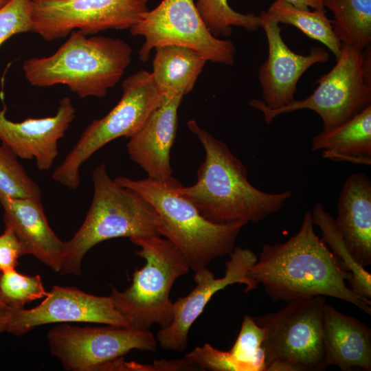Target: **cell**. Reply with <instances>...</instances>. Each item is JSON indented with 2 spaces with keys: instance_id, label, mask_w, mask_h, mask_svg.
<instances>
[{
  "instance_id": "1",
  "label": "cell",
  "mask_w": 371,
  "mask_h": 371,
  "mask_svg": "<svg viewBox=\"0 0 371 371\" xmlns=\"http://www.w3.org/2000/svg\"><path fill=\"white\" fill-rule=\"evenodd\" d=\"M313 225L311 212L308 211L295 235L283 243L264 244L249 276L263 286L273 302L331 297L349 302L370 315V300L346 285L351 273L317 236Z\"/></svg>"
},
{
  "instance_id": "2",
  "label": "cell",
  "mask_w": 371,
  "mask_h": 371,
  "mask_svg": "<svg viewBox=\"0 0 371 371\" xmlns=\"http://www.w3.org/2000/svg\"><path fill=\"white\" fill-rule=\"evenodd\" d=\"M202 144L205 157L197 170V181L179 187L201 214L216 223H258L279 212L291 196L290 190L269 193L250 183L247 169L224 142L194 120L187 123Z\"/></svg>"
},
{
  "instance_id": "3",
  "label": "cell",
  "mask_w": 371,
  "mask_h": 371,
  "mask_svg": "<svg viewBox=\"0 0 371 371\" xmlns=\"http://www.w3.org/2000/svg\"><path fill=\"white\" fill-rule=\"evenodd\" d=\"M132 48L124 40L74 30L52 55L32 57L22 65L32 86L63 85L80 98L104 97L131 62Z\"/></svg>"
},
{
  "instance_id": "4",
  "label": "cell",
  "mask_w": 371,
  "mask_h": 371,
  "mask_svg": "<svg viewBox=\"0 0 371 371\" xmlns=\"http://www.w3.org/2000/svg\"><path fill=\"white\" fill-rule=\"evenodd\" d=\"M114 181L144 198L160 221V234L183 254L194 272L215 258L229 255L244 222L216 223L204 218L194 204L179 192L182 185L173 177L166 181L132 179L121 176Z\"/></svg>"
},
{
  "instance_id": "5",
  "label": "cell",
  "mask_w": 371,
  "mask_h": 371,
  "mask_svg": "<svg viewBox=\"0 0 371 371\" xmlns=\"http://www.w3.org/2000/svg\"><path fill=\"white\" fill-rule=\"evenodd\" d=\"M93 196L86 217L74 236L64 242L62 275L80 276L87 251L104 240L160 236V221L153 207L137 192L118 185L100 164L93 172Z\"/></svg>"
},
{
  "instance_id": "6",
  "label": "cell",
  "mask_w": 371,
  "mask_h": 371,
  "mask_svg": "<svg viewBox=\"0 0 371 371\" xmlns=\"http://www.w3.org/2000/svg\"><path fill=\"white\" fill-rule=\"evenodd\" d=\"M140 249L135 254L146 260L135 269L131 284L123 291L111 286L110 296L129 327L149 330L154 324L164 328L172 321L173 303L170 293L173 284L190 270L181 251L159 236L130 240Z\"/></svg>"
},
{
  "instance_id": "7",
  "label": "cell",
  "mask_w": 371,
  "mask_h": 371,
  "mask_svg": "<svg viewBox=\"0 0 371 371\" xmlns=\"http://www.w3.org/2000/svg\"><path fill=\"white\" fill-rule=\"evenodd\" d=\"M370 58V46L362 50L341 44L336 64L317 80V87L308 98L278 109H269L260 99L249 104L262 113L267 124L280 115L309 109L319 115L323 130L334 128L371 105Z\"/></svg>"
},
{
  "instance_id": "8",
  "label": "cell",
  "mask_w": 371,
  "mask_h": 371,
  "mask_svg": "<svg viewBox=\"0 0 371 371\" xmlns=\"http://www.w3.org/2000/svg\"><path fill=\"white\" fill-rule=\"evenodd\" d=\"M122 95L103 117L94 120L85 129L63 161L54 170L52 179L71 190L80 185L81 166L96 151L112 140L130 137L137 131L161 103L150 72L141 70L122 82Z\"/></svg>"
},
{
  "instance_id": "9",
  "label": "cell",
  "mask_w": 371,
  "mask_h": 371,
  "mask_svg": "<svg viewBox=\"0 0 371 371\" xmlns=\"http://www.w3.org/2000/svg\"><path fill=\"white\" fill-rule=\"evenodd\" d=\"M326 297L287 302L280 311L253 317L265 330L266 368L276 359L297 365L301 371H322L327 363L323 338Z\"/></svg>"
},
{
  "instance_id": "10",
  "label": "cell",
  "mask_w": 371,
  "mask_h": 371,
  "mask_svg": "<svg viewBox=\"0 0 371 371\" xmlns=\"http://www.w3.org/2000/svg\"><path fill=\"white\" fill-rule=\"evenodd\" d=\"M129 30L133 36L144 38L139 51V60L144 62L148 60L153 49L172 45L192 49L207 61L226 65L234 63L235 45L212 34L194 0H162Z\"/></svg>"
},
{
  "instance_id": "11",
  "label": "cell",
  "mask_w": 371,
  "mask_h": 371,
  "mask_svg": "<svg viewBox=\"0 0 371 371\" xmlns=\"http://www.w3.org/2000/svg\"><path fill=\"white\" fill-rule=\"evenodd\" d=\"M149 0H32L31 30L46 41L74 30L87 35L130 30L148 9Z\"/></svg>"
},
{
  "instance_id": "12",
  "label": "cell",
  "mask_w": 371,
  "mask_h": 371,
  "mask_svg": "<svg viewBox=\"0 0 371 371\" xmlns=\"http://www.w3.org/2000/svg\"><path fill=\"white\" fill-rule=\"evenodd\" d=\"M49 350L69 371H98L131 350L155 352L156 337L150 330L129 326L79 327L60 323L47 334Z\"/></svg>"
},
{
  "instance_id": "13",
  "label": "cell",
  "mask_w": 371,
  "mask_h": 371,
  "mask_svg": "<svg viewBox=\"0 0 371 371\" xmlns=\"http://www.w3.org/2000/svg\"><path fill=\"white\" fill-rule=\"evenodd\" d=\"M229 256L222 278H215L207 267L194 272L195 287L188 295L179 297L173 303L172 322L157 333L156 339L161 348L185 350L190 327L218 291L236 283L245 284L246 293L257 288L258 284L249 276L250 269L258 260L256 254L249 249L235 247Z\"/></svg>"
},
{
  "instance_id": "14",
  "label": "cell",
  "mask_w": 371,
  "mask_h": 371,
  "mask_svg": "<svg viewBox=\"0 0 371 371\" xmlns=\"http://www.w3.org/2000/svg\"><path fill=\"white\" fill-rule=\"evenodd\" d=\"M69 322L128 326L110 295L98 296L76 287L54 285L38 306L12 309L6 332L21 336L38 326Z\"/></svg>"
},
{
  "instance_id": "15",
  "label": "cell",
  "mask_w": 371,
  "mask_h": 371,
  "mask_svg": "<svg viewBox=\"0 0 371 371\" xmlns=\"http://www.w3.org/2000/svg\"><path fill=\"white\" fill-rule=\"evenodd\" d=\"M261 27L268 44V57L258 69L262 101L271 109L284 107L295 99L297 84L304 73L316 63H324L328 53L322 47H313L307 55L293 52L281 36L280 24L262 11Z\"/></svg>"
},
{
  "instance_id": "16",
  "label": "cell",
  "mask_w": 371,
  "mask_h": 371,
  "mask_svg": "<svg viewBox=\"0 0 371 371\" xmlns=\"http://www.w3.org/2000/svg\"><path fill=\"white\" fill-rule=\"evenodd\" d=\"M7 106L0 110V140L23 159H34L40 170H49L58 155V141L76 117L69 98L64 97L53 116L16 122L7 118Z\"/></svg>"
},
{
  "instance_id": "17",
  "label": "cell",
  "mask_w": 371,
  "mask_h": 371,
  "mask_svg": "<svg viewBox=\"0 0 371 371\" xmlns=\"http://www.w3.org/2000/svg\"><path fill=\"white\" fill-rule=\"evenodd\" d=\"M182 98L164 97L143 126L129 137L128 155L149 179L166 181L172 177L170 150L176 137L177 112Z\"/></svg>"
},
{
  "instance_id": "18",
  "label": "cell",
  "mask_w": 371,
  "mask_h": 371,
  "mask_svg": "<svg viewBox=\"0 0 371 371\" xmlns=\"http://www.w3.org/2000/svg\"><path fill=\"white\" fill-rule=\"evenodd\" d=\"M3 222L10 224L30 254L56 272L61 268L64 242L50 227L40 200L10 198L0 194Z\"/></svg>"
},
{
  "instance_id": "19",
  "label": "cell",
  "mask_w": 371,
  "mask_h": 371,
  "mask_svg": "<svg viewBox=\"0 0 371 371\" xmlns=\"http://www.w3.org/2000/svg\"><path fill=\"white\" fill-rule=\"evenodd\" d=\"M335 226L354 259L371 265V181L364 173H352L337 200Z\"/></svg>"
},
{
  "instance_id": "20",
  "label": "cell",
  "mask_w": 371,
  "mask_h": 371,
  "mask_svg": "<svg viewBox=\"0 0 371 371\" xmlns=\"http://www.w3.org/2000/svg\"><path fill=\"white\" fill-rule=\"evenodd\" d=\"M323 338L328 366L343 371L371 370V330L366 324L326 303Z\"/></svg>"
},
{
  "instance_id": "21",
  "label": "cell",
  "mask_w": 371,
  "mask_h": 371,
  "mask_svg": "<svg viewBox=\"0 0 371 371\" xmlns=\"http://www.w3.org/2000/svg\"><path fill=\"white\" fill-rule=\"evenodd\" d=\"M311 151L335 161L371 165V105L349 120L313 137Z\"/></svg>"
},
{
  "instance_id": "22",
  "label": "cell",
  "mask_w": 371,
  "mask_h": 371,
  "mask_svg": "<svg viewBox=\"0 0 371 371\" xmlns=\"http://www.w3.org/2000/svg\"><path fill=\"white\" fill-rule=\"evenodd\" d=\"M153 79L164 97H181L194 88L207 60L195 50L166 45L155 48Z\"/></svg>"
},
{
  "instance_id": "23",
  "label": "cell",
  "mask_w": 371,
  "mask_h": 371,
  "mask_svg": "<svg viewBox=\"0 0 371 371\" xmlns=\"http://www.w3.org/2000/svg\"><path fill=\"white\" fill-rule=\"evenodd\" d=\"M272 21L293 25L308 37L326 46L337 60L341 54V43L337 37L332 23L326 15V10H303L284 0H276L265 11Z\"/></svg>"
},
{
  "instance_id": "24",
  "label": "cell",
  "mask_w": 371,
  "mask_h": 371,
  "mask_svg": "<svg viewBox=\"0 0 371 371\" xmlns=\"http://www.w3.org/2000/svg\"><path fill=\"white\" fill-rule=\"evenodd\" d=\"M334 16V32L341 44L360 49L370 46L371 0H322Z\"/></svg>"
},
{
  "instance_id": "25",
  "label": "cell",
  "mask_w": 371,
  "mask_h": 371,
  "mask_svg": "<svg viewBox=\"0 0 371 371\" xmlns=\"http://www.w3.org/2000/svg\"><path fill=\"white\" fill-rule=\"evenodd\" d=\"M311 212L313 224L317 225L322 233V239L340 260L343 267L351 273L350 288L355 293L370 300L371 273L354 259L335 226L334 218L320 202L315 203Z\"/></svg>"
},
{
  "instance_id": "26",
  "label": "cell",
  "mask_w": 371,
  "mask_h": 371,
  "mask_svg": "<svg viewBox=\"0 0 371 371\" xmlns=\"http://www.w3.org/2000/svg\"><path fill=\"white\" fill-rule=\"evenodd\" d=\"M196 7L212 34L218 37L230 36L232 27L256 31L262 25V16L234 10L227 0H197Z\"/></svg>"
},
{
  "instance_id": "27",
  "label": "cell",
  "mask_w": 371,
  "mask_h": 371,
  "mask_svg": "<svg viewBox=\"0 0 371 371\" xmlns=\"http://www.w3.org/2000/svg\"><path fill=\"white\" fill-rule=\"evenodd\" d=\"M7 146H0V194L10 198L41 200V190Z\"/></svg>"
},
{
  "instance_id": "28",
  "label": "cell",
  "mask_w": 371,
  "mask_h": 371,
  "mask_svg": "<svg viewBox=\"0 0 371 371\" xmlns=\"http://www.w3.org/2000/svg\"><path fill=\"white\" fill-rule=\"evenodd\" d=\"M47 294L39 275L22 274L15 269L0 272V297L11 309L23 308L26 304Z\"/></svg>"
},
{
  "instance_id": "29",
  "label": "cell",
  "mask_w": 371,
  "mask_h": 371,
  "mask_svg": "<svg viewBox=\"0 0 371 371\" xmlns=\"http://www.w3.org/2000/svg\"><path fill=\"white\" fill-rule=\"evenodd\" d=\"M265 330L249 315L244 316L238 337L230 349L249 371H265Z\"/></svg>"
},
{
  "instance_id": "30",
  "label": "cell",
  "mask_w": 371,
  "mask_h": 371,
  "mask_svg": "<svg viewBox=\"0 0 371 371\" xmlns=\"http://www.w3.org/2000/svg\"><path fill=\"white\" fill-rule=\"evenodd\" d=\"M184 358L203 370L249 371L247 367L239 361L229 350H218L207 343L196 347L185 355Z\"/></svg>"
},
{
  "instance_id": "31",
  "label": "cell",
  "mask_w": 371,
  "mask_h": 371,
  "mask_svg": "<svg viewBox=\"0 0 371 371\" xmlns=\"http://www.w3.org/2000/svg\"><path fill=\"white\" fill-rule=\"evenodd\" d=\"M32 0H11L0 9V46L12 36L30 32Z\"/></svg>"
},
{
  "instance_id": "32",
  "label": "cell",
  "mask_w": 371,
  "mask_h": 371,
  "mask_svg": "<svg viewBox=\"0 0 371 371\" xmlns=\"http://www.w3.org/2000/svg\"><path fill=\"white\" fill-rule=\"evenodd\" d=\"M5 224V230L0 235V272L15 269L19 258L25 255L22 243L13 227Z\"/></svg>"
},
{
  "instance_id": "33",
  "label": "cell",
  "mask_w": 371,
  "mask_h": 371,
  "mask_svg": "<svg viewBox=\"0 0 371 371\" xmlns=\"http://www.w3.org/2000/svg\"><path fill=\"white\" fill-rule=\"evenodd\" d=\"M265 371H301V370L291 361L276 359L267 365Z\"/></svg>"
},
{
  "instance_id": "34",
  "label": "cell",
  "mask_w": 371,
  "mask_h": 371,
  "mask_svg": "<svg viewBox=\"0 0 371 371\" xmlns=\"http://www.w3.org/2000/svg\"><path fill=\"white\" fill-rule=\"evenodd\" d=\"M293 6L303 9L310 10L311 8L317 10H326L322 0H284Z\"/></svg>"
},
{
  "instance_id": "35",
  "label": "cell",
  "mask_w": 371,
  "mask_h": 371,
  "mask_svg": "<svg viewBox=\"0 0 371 371\" xmlns=\"http://www.w3.org/2000/svg\"><path fill=\"white\" fill-rule=\"evenodd\" d=\"M11 308L0 311V333L6 332L8 322L11 316Z\"/></svg>"
},
{
  "instance_id": "36",
  "label": "cell",
  "mask_w": 371,
  "mask_h": 371,
  "mask_svg": "<svg viewBox=\"0 0 371 371\" xmlns=\"http://www.w3.org/2000/svg\"><path fill=\"white\" fill-rule=\"evenodd\" d=\"M8 308H10L7 306V305L3 302L0 297V311H3Z\"/></svg>"
},
{
  "instance_id": "37",
  "label": "cell",
  "mask_w": 371,
  "mask_h": 371,
  "mask_svg": "<svg viewBox=\"0 0 371 371\" xmlns=\"http://www.w3.org/2000/svg\"><path fill=\"white\" fill-rule=\"evenodd\" d=\"M10 1L11 0H0V9Z\"/></svg>"
}]
</instances>
